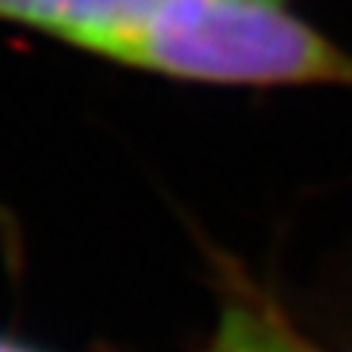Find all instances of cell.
I'll return each instance as SVG.
<instances>
[{"mask_svg":"<svg viewBox=\"0 0 352 352\" xmlns=\"http://www.w3.org/2000/svg\"><path fill=\"white\" fill-rule=\"evenodd\" d=\"M173 0H0V21H12L100 53L115 38L144 27Z\"/></svg>","mask_w":352,"mask_h":352,"instance_id":"cell-2","label":"cell"},{"mask_svg":"<svg viewBox=\"0 0 352 352\" xmlns=\"http://www.w3.org/2000/svg\"><path fill=\"white\" fill-rule=\"evenodd\" d=\"M208 352H311L267 317L244 305L226 308Z\"/></svg>","mask_w":352,"mask_h":352,"instance_id":"cell-3","label":"cell"},{"mask_svg":"<svg viewBox=\"0 0 352 352\" xmlns=\"http://www.w3.org/2000/svg\"><path fill=\"white\" fill-rule=\"evenodd\" d=\"M0 352H30V349L15 346V344H9V340H0Z\"/></svg>","mask_w":352,"mask_h":352,"instance_id":"cell-4","label":"cell"},{"mask_svg":"<svg viewBox=\"0 0 352 352\" xmlns=\"http://www.w3.org/2000/svg\"><path fill=\"white\" fill-rule=\"evenodd\" d=\"M100 56L200 82L352 88V53L285 0H173Z\"/></svg>","mask_w":352,"mask_h":352,"instance_id":"cell-1","label":"cell"}]
</instances>
